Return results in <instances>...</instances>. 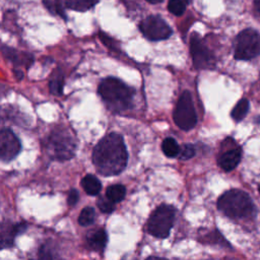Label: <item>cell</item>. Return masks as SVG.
Listing matches in <instances>:
<instances>
[{
    "mask_svg": "<svg viewBox=\"0 0 260 260\" xmlns=\"http://www.w3.org/2000/svg\"><path fill=\"white\" fill-rule=\"evenodd\" d=\"M195 154V148L191 144H184L182 147H180L179 157L180 159H190Z\"/></svg>",
    "mask_w": 260,
    "mask_h": 260,
    "instance_id": "4316f807",
    "label": "cell"
},
{
    "mask_svg": "<svg viewBox=\"0 0 260 260\" xmlns=\"http://www.w3.org/2000/svg\"><path fill=\"white\" fill-rule=\"evenodd\" d=\"M30 260H60L59 253L51 242L43 244Z\"/></svg>",
    "mask_w": 260,
    "mask_h": 260,
    "instance_id": "5bb4252c",
    "label": "cell"
},
{
    "mask_svg": "<svg viewBox=\"0 0 260 260\" xmlns=\"http://www.w3.org/2000/svg\"><path fill=\"white\" fill-rule=\"evenodd\" d=\"M99 93L109 108L114 111H124L130 107L134 91L120 79L108 77L101 82Z\"/></svg>",
    "mask_w": 260,
    "mask_h": 260,
    "instance_id": "3957f363",
    "label": "cell"
},
{
    "mask_svg": "<svg viewBox=\"0 0 260 260\" xmlns=\"http://www.w3.org/2000/svg\"><path fill=\"white\" fill-rule=\"evenodd\" d=\"M50 90L55 95L62 94L63 91V76L61 73H55L50 80Z\"/></svg>",
    "mask_w": 260,
    "mask_h": 260,
    "instance_id": "cb8c5ba5",
    "label": "cell"
},
{
    "mask_svg": "<svg viewBox=\"0 0 260 260\" xmlns=\"http://www.w3.org/2000/svg\"><path fill=\"white\" fill-rule=\"evenodd\" d=\"M98 204V207L99 209L104 212V213H110L114 210L115 208V205H114V202L112 200H110L107 196L106 197H102L98 200L96 202Z\"/></svg>",
    "mask_w": 260,
    "mask_h": 260,
    "instance_id": "484cf974",
    "label": "cell"
},
{
    "mask_svg": "<svg viewBox=\"0 0 260 260\" xmlns=\"http://www.w3.org/2000/svg\"><path fill=\"white\" fill-rule=\"evenodd\" d=\"M46 8L55 15L65 17V11L63 8L62 0H43Z\"/></svg>",
    "mask_w": 260,
    "mask_h": 260,
    "instance_id": "603a6c76",
    "label": "cell"
},
{
    "mask_svg": "<svg viewBox=\"0 0 260 260\" xmlns=\"http://www.w3.org/2000/svg\"><path fill=\"white\" fill-rule=\"evenodd\" d=\"M78 197H79V194H78L77 190L72 189V190L69 192V194H68V199H67L68 205L74 206V205L77 203V201H78Z\"/></svg>",
    "mask_w": 260,
    "mask_h": 260,
    "instance_id": "83f0119b",
    "label": "cell"
},
{
    "mask_svg": "<svg viewBox=\"0 0 260 260\" xmlns=\"http://www.w3.org/2000/svg\"><path fill=\"white\" fill-rule=\"evenodd\" d=\"M146 1L149 3H152V4H156V3H160L162 0H146Z\"/></svg>",
    "mask_w": 260,
    "mask_h": 260,
    "instance_id": "4dcf8cb0",
    "label": "cell"
},
{
    "mask_svg": "<svg viewBox=\"0 0 260 260\" xmlns=\"http://www.w3.org/2000/svg\"><path fill=\"white\" fill-rule=\"evenodd\" d=\"M146 260H169L167 258H162V257H156V256H150L148 257Z\"/></svg>",
    "mask_w": 260,
    "mask_h": 260,
    "instance_id": "f546056e",
    "label": "cell"
},
{
    "mask_svg": "<svg viewBox=\"0 0 260 260\" xmlns=\"http://www.w3.org/2000/svg\"><path fill=\"white\" fill-rule=\"evenodd\" d=\"M176 216V209L172 205L161 204L155 208L147 221L148 233L158 239H165L170 235Z\"/></svg>",
    "mask_w": 260,
    "mask_h": 260,
    "instance_id": "5b68a950",
    "label": "cell"
},
{
    "mask_svg": "<svg viewBox=\"0 0 260 260\" xmlns=\"http://www.w3.org/2000/svg\"><path fill=\"white\" fill-rule=\"evenodd\" d=\"M99 0H65V4L70 9L85 11L90 9Z\"/></svg>",
    "mask_w": 260,
    "mask_h": 260,
    "instance_id": "44dd1931",
    "label": "cell"
},
{
    "mask_svg": "<svg viewBox=\"0 0 260 260\" xmlns=\"http://www.w3.org/2000/svg\"><path fill=\"white\" fill-rule=\"evenodd\" d=\"M254 5L256 10L258 11V13L260 14V0H254Z\"/></svg>",
    "mask_w": 260,
    "mask_h": 260,
    "instance_id": "f1b7e54d",
    "label": "cell"
},
{
    "mask_svg": "<svg viewBox=\"0 0 260 260\" xmlns=\"http://www.w3.org/2000/svg\"><path fill=\"white\" fill-rule=\"evenodd\" d=\"M168 8L171 13L174 15L180 16L185 12L186 5L183 0H170L168 4Z\"/></svg>",
    "mask_w": 260,
    "mask_h": 260,
    "instance_id": "d4e9b609",
    "label": "cell"
},
{
    "mask_svg": "<svg viewBox=\"0 0 260 260\" xmlns=\"http://www.w3.org/2000/svg\"><path fill=\"white\" fill-rule=\"evenodd\" d=\"M258 55H260V35L252 28L242 30L236 39L235 58L250 60Z\"/></svg>",
    "mask_w": 260,
    "mask_h": 260,
    "instance_id": "52a82bcc",
    "label": "cell"
},
{
    "mask_svg": "<svg viewBox=\"0 0 260 260\" xmlns=\"http://www.w3.org/2000/svg\"><path fill=\"white\" fill-rule=\"evenodd\" d=\"M190 51L194 66L197 69H206L213 66L214 57L197 34L191 36Z\"/></svg>",
    "mask_w": 260,
    "mask_h": 260,
    "instance_id": "9c48e42d",
    "label": "cell"
},
{
    "mask_svg": "<svg viewBox=\"0 0 260 260\" xmlns=\"http://www.w3.org/2000/svg\"><path fill=\"white\" fill-rule=\"evenodd\" d=\"M27 225L24 222L3 223L0 230V250L13 246L15 238L23 233Z\"/></svg>",
    "mask_w": 260,
    "mask_h": 260,
    "instance_id": "8fae6325",
    "label": "cell"
},
{
    "mask_svg": "<svg viewBox=\"0 0 260 260\" xmlns=\"http://www.w3.org/2000/svg\"><path fill=\"white\" fill-rule=\"evenodd\" d=\"M125 195H126V189L123 185H120V184L112 185V186L108 187L107 191H106V196L110 200H112L114 203L122 201L124 199Z\"/></svg>",
    "mask_w": 260,
    "mask_h": 260,
    "instance_id": "d6986e66",
    "label": "cell"
},
{
    "mask_svg": "<svg viewBox=\"0 0 260 260\" xmlns=\"http://www.w3.org/2000/svg\"><path fill=\"white\" fill-rule=\"evenodd\" d=\"M242 157V150L239 146H235L233 148L226 149L223 153L218 157L219 167L225 171L230 172L237 168Z\"/></svg>",
    "mask_w": 260,
    "mask_h": 260,
    "instance_id": "7c38bea8",
    "label": "cell"
},
{
    "mask_svg": "<svg viewBox=\"0 0 260 260\" xmlns=\"http://www.w3.org/2000/svg\"><path fill=\"white\" fill-rule=\"evenodd\" d=\"M107 234L104 230L99 229L94 231H90L86 236V242L90 249L94 251H102L104 250L106 244H107Z\"/></svg>",
    "mask_w": 260,
    "mask_h": 260,
    "instance_id": "4fadbf2b",
    "label": "cell"
},
{
    "mask_svg": "<svg viewBox=\"0 0 260 260\" xmlns=\"http://www.w3.org/2000/svg\"><path fill=\"white\" fill-rule=\"evenodd\" d=\"M20 141L9 129L0 131V161H10L20 151Z\"/></svg>",
    "mask_w": 260,
    "mask_h": 260,
    "instance_id": "30bf717a",
    "label": "cell"
},
{
    "mask_svg": "<svg viewBox=\"0 0 260 260\" xmlns=\"http://www.w3.org/2000/svg\"><path fill=\"white\" fill-rule=\"evenodd\" d=\"M183 1H184V2H187V3H188V2H190V0H183Z\"/></svg>",
    "mask_w": 260,
    "mask_h": 260,
    "instance_id": "1f68e13d",
    "label": "cell"
},
{
    "mask_svg": "<svg viewBox=\"0 0 260 260\" xmlns=\"http://www.w3.org/2000/svg\"><path fill=\"white\" fill-rule=\"evenodd\" d=\"M248 111H249V101L247 99H242L236 104V106L232 110L231 115L235 121L240 122L246 117Z\"/></svg>",
    "mask_w": 260,
    "mask_h": 260,
    "instance_id": "ac0fdd59",
    "label": "cell"
},
{
    "mask_svg": "<svg viewBox=\"0 0 260 260\" xmlns=\"http://www.w3.org/2000/svg\"><path fill=\"white\" fill-rule=\"evenodd\" d=\"M217 208L230 218L241 219L253 214L254 204L248 193L240 189H232L218 197Z\"/></svg>",
    "mask_w": 260,
    "mask_h": 260,
    "instance_id": "7a4b0ae2",
    "label": "cell"
},
{
    "mask_svg": "<svg viewBox=\"0 0 260 260\" xmlns=\"http://www.w3.org/2000/svg\"><path fill=\"white\" fill-rule=\"evenodd\" d=\"M94 219H95L94 209L90 206H87L81 210L78 216V223L82 226H85V225L91 224L94 221Z\"/></svg>",
    "mask_w": 260,
    "mask_h": 260,
    "instance_id": "7402d4cb",
    "label": "cell"
},
{
    "mask_svg": "<svg viewBox=\"0 0 260 260\" xmlns=\"http://www.w3.org/2000/svg\"><path fill=\"white\" fill-rule=\"evenodd\" d=\"M128 154L123 137L118 133H110L103 137L92 151V162L103 176H116L124 171Z\"/></svg>",
    "mask_w": 260,
    "mask_h": 260,
    "instance_id": "6da1fadb",
    "label": "cell"
},
{
    "mask_svg": "<svg viewBox=\"0 0 260 260\" xmlns=\"http://www.w3.org/2000/svg\"><path fill=\"white\" fill-rule=\"evenodd\" d=\"M2 52L6 58L11 60L14 64H25L28 65L31 61V57L28 55H24L15 51L14 49L8 47H2Z\"/></svg>",
    "mask_w": 260,
    "mask_h": 260,
    "instance_id": "e0dca14e",
    "label": "cell"
},
{
    "mask_svg": "<svg viewBox=\"0 0 260 260\" xmlns=\"http://www.w3.org/2000/svg\"><path fill=\"white\" fill-rule=\"evenodd\" d=\"M173 118L176 125L184 131L191 130L195 127L197 116L191 93L188 90L183 91L180 95L174 110Z\"/></svg>",
    "mask_w": 260,
    "mask_h": 260,
    "instance_id": "8992f818",
    "label": "cell"
},
{
    "mask_svg": "<svg viewBox=\"0 0 260 260\" xmlns=\"http://www.w3.org/2000/svg\"><path fill=\"white\" fill-rule=\"evenodd\" d=\"M140 30L150 41L168 39L172 35V28L158 15H149L140 22Z\"/></svg>",
    "mask_w": 260,
    "mask_h": 260,
    "instance_id": "ba28073f",
    "label": "cell"
},
{
    "mask_svg": "<svg viewBox=\"0 0 260 260\" xmlns=\"http://www.w3.org/2000/svg\"><path fill=\"white\" fill-rule=\"evenodd\" d=\"M198 241L203 244L209 245H219L221 247L231 248L230 244L225 241V239L221 236L218 231H207L206 233H202L201 236L198 237Z\"/></svg>",
    "mask_w": 260,
    "mask_h": 260,
    "instance_id": "9a60e30c",
    "label": "cell"
},
{
    "mask_svg": "<svg viewBox=\"0 0 260 260\" xmlns=\"http://www.w3.org/2000/svg\"><path fill=\"white\" fill-rule=\"evenodd\" d=\"M76 149V140L72 132L65 128L53 130L46 141L47 153L57 160L70 159Z\"/></svg>",
    "mask_w": 260,
    "mask_h": 260,
    "instance_id": "277c9868",
    "label": "cell"
},
{
    "mask_svg": "<svg viewBox=\"0 0 260 260\" xmlns=\"http://www.w3.org/2000/svg\"><path fill=\"white\" fill-rule=\"evenodd\" d=\"M259 192H260V185H259Z\"/></svg>",
    "mask_w": 260,
    "mask_h": 260,
    "instance_id": "d6a6232c",
    "label": "cell"
},
{
    "mask_svg": "<svg viewBox=\"0 0 260 260\" xmlns=\"http://www.w3.org/2000/svg\"><path fill=\"white\" fill-rule=\"evenodd\" d=\"M81 186L88 195H98L102 189L100 180L93 175H86L81 180Z\"/></svg>",
    "mask_w": 260,
    "mask_h": 260,
    "instance_id": "2e32d148",
    "label": "cell"
},
{
    "mask_svg": "<svg viewBox=\"0 0 260 260\" xmlns=\"http://www.w3.org/2000/svg\"><path fill=\"white\" fill-rule=\"evenodd\" d=\"M161 149L165 155H167L168 157H176L179 155V152H180L179 144L172 137H168L162 141Z\"/></svg>",
    "mask_w": 260,
    "mask_h": 260,
    "instance_id": "ffe728a7",
    "label": "cell"
}]
</instances>
